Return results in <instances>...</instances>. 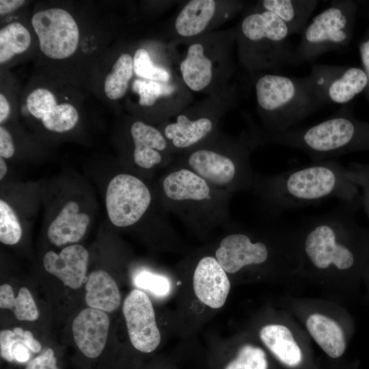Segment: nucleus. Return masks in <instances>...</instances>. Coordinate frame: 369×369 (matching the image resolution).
<instances>
[{
  "label": "nucleus",
  "mask_w": 369,
  "mask_h": 369,
  "mask_svg": "<svg viewBox=\"0 0 369 369\" xmlns=\"http://www.w3.org/2000/svg\"><path fill=\"white\" fill-rule=\"evenodd\" d=\"M89 253L81 245H71L64 248L59 254L53 251L46 253L43 265L46 271L59 278L70 288H79L85 284Z\"/></svg>",
  "instance_id": "nucleus-15"
},
{
  "label": "nucleus",
  "mask_w": 369,
  "mask_h": 369,
  "mask_svg": "<svg viewBox=\"0 0 369 369\" xmlns=\"http://www.w3.org/2000/svg\"><path fill=\"white\" fill-rule=\"evenodd\" d=\"M8 172V167L4 159L0 157V180H2Z\"/></svg>",
  "instance_id": "nucleus-43"
},
{
  "label": "nucleus",
  "mask_w": 369,
  "mask_h": 369,
  "mask_svg": "<svg viewBox=\"0 0 369 369\" xmlns=\"http://www.w3.org/2000/svg\"><path fill=\"white\" fill-rule=\"evenodd\" d=\"M89 223V215L79 213L77 202L69 201L50 223L47 236L56 246L77 243L84 236Z\"/></svg>",
  "instance_id": "nucleus-16"
},
{
  "label": "nucleus",
  "mask_w": 369,
  "mask_h": 369,
  "mask_svg": "<svg viewBox=\"0 0 369 369\" xmlns=\"http://www.w3.org/2000/svg\"><path fill=\"white\" fill-rule=\"evenodd\" d=\"M14 344V332L12 330L4 329L0 332V353L1 356L8 361L14 360L12 347Z\"/></svg>",
  "instance_id": "nucleus-36"
},
{
  "label": "nucleus",
  "mask_w": 369,
  "mask_h": 369,
  "mask_svg": "<svg viewBox=\"0 0 369 369\" xmlns=\"http://www.w3.org/2000/svg\"><path fill=\"white\" fill-rule=\"evenodd\" d=\"M13 331V330H12ZM14 332V331H13ZM14 344L12 347V356L14 360L18 362H26L31 357L30 350L23 343L17 340L16 334L14 332Z\"/></svg>",
  "instance_id": "nucleus-39"
},
{
  "label": "nucleus",
  "mask_w": 369,
  "mask_h": 369,
  "mask_svg": "<svg viewBox=\"0 0 369 369\" xmlns=\"http://www.w3.org/2000/svg\"><path fill=\"white\" fill-rule=\"evenodd\" d=\"M316 0H263L262 9L277 15L288 27L290 35L302 33L318 4Z\"/></svg>",
  "instance_id": "nucleus-19"
},
{
  "label": "nucleus",
  "mask_w": 369,
  "mask_h": 369,
  "mask_svg": "<svg viewBox=\"0 0 369 369\" xmlns=\"http://www.w3.org/2000/svg\"><path fill=\"white\" fill-rule=\"evenodd\" d=\"M85 302L89 308L112 312L120 305L121 297L116 282L103 270L92 272L85 283Z\"/></svg>",
  "instance_id": "nucleus-20"
},
{
  "label": "nucleus",
  "mask_w": 369,
  "mask_h": 369,
  "mask_svg": "<svg viewBox=\"0 0 369 369\" xmlns=\"http://www.w3.org/2000/svg\"><path fill=\"white\" fill-rule=\"evenodd\" d=\"M268 362L264 351L257 346L245 344L238 351L236 357L225 369H267Z\"/></svg>",
  "instance_id": "nucleus-32"
},
{
  "label": "nucleus",
  "mask_w": 369,
  "mask_h": 369,
  "mask_svg": "<svg viewBox=\"0 0 369 369\" xmlns=\"http://www.w3.org/2000/svg\"><path fill=\"white\" fill-rule=\"evenodd\" d=\"M133 281L137 287L146 290L156 297H165L171 290L170 282L166 277L147 271L138 273Z\"/></svg>",
  "instance_id": "nucleus-34"
},
{
  "label": "nucleus",
  "mask_w": 369,
  "mask_h": 369,
  "mask_svg": "<svg viewBox=\"0 0 369 369\" xmlns=\"http://www.w3.org/2000/svg\"><path fill=\"white\" fill-rule=\"evenodd\" d=\"M215 256L226 273H234L247 266L266 262L269 258V250L262 241L253 242L246 234L234 233L221 241Z\"/></svg>",
  "instance_id": "nucleus-11"
},
{
  "label": "nucleus",
  "mask_w": 369,
  "mask_h": 369,
  "mask_svg": "<svg viewBox=\"0 0 369 369\" xmlns=\"http://www.w3.org/2000/svg\"><path fill=\"white\" fill-rule=\"evenodd\" d=\"M359 49L364 71L368 78L367 87H369V37L360 43Z\"/></svg>",
  "instance_id": "nucleus-40"
},
{
  "label": "nucleus",
  "mask_w": 369,
  "mask_h": 369,
  "mask_svg": "<svg viewBox=\"0 0 369 369\" xmlns=\"http://www.w3.org/2000/svg\"><path fill=\"white\" fill-rule=\"evenodd\" d=\"M22 228L13 208L4 200H0V241L12 245L19 242Z\"/></svg>",
  "instance_id": "nucleus-31"
},
{
  "label": "nucleus",
  "mask_w": 369,
  "mask_h": 369,
  "mask_svg": "<svg viewBox=\"0 0 369 369\" xmlns=\"http://www.w3.org/2000/svg\"><path fill=\"white\" fill-rule=\"evenodd\" d=\"M0 308L10 310L21 321H35L39 317L34 300L25 287H22L15 297L12 286L8 284H2L0 286Z\"/></svg>",
  "instance_id": "nucleus-27"
},
{
  "label": "nucleus",
  "mask_w": 369,
  "mask_h": 369,
  "mask_svg": "<svg viewBox=\"0 0 369 369\" xmlns=\"http://www.w3.org/2000/svg\"><path fill=\"white\" fill-rule=\"evenodd\" d=\"M132 88L139 95V105L146 107L152 106L158 98L170 96L175 91L169 84L144 79H135Z\"/></svg>",
  "instance_id": "nucleus-30"
},
{
  "label": "nucleus",
  "mask_w": 369,
  "mask_h": 369,
  "mask_svg": "<svg viewBox=\"0 0 369 369\" xmlns=\"http://www.w3.org/2000/svg\"><path fill=\"white\" fill-rule=\"evenodd\" d=\"M24 0H1L0 14L1 15L10 13L24 4Z\"/></svg>",
  "instance_id": "nucleus-41"
},
{
  "label": "nucleus",
  "mask_w": 369,
  "mask_h": 369,
  "mask_svg": "<svg viewBox=\"0 0 369 369\" xmlns=\"http://www.w3.org/2000/svg\"><path fill=\"white\" fill-rule=\"evenodd\" d=\"M165 195L174 200H203L208 198L207 182L189 169H181L169 174L163 182Z\"/></svg>",
  "instance_id": "nucleus-21"
},
{
  "label": "nucleus",
  "mask_w": 369,
  "mask_h": 369,
  "mask_svg": "<svg viewBox=\"0 0 369 369\" xmlns=\"http://www.w3.org/2000/svg\"><path fill=\"white\" fill-rule=\"evenodd\" d=\"M255 91L258 105L269 120L271 132L290 129L323 106L308 76L264 74L257 80Z\"/></svg>",
  "instance_id": "nucleus-3"
},
{
  "label": "nucleus",
  "mask_w": 369,
  "mask_h": 369,
  "mask_svg": "<svg viewBox=\"0 0 369 369\" xmlns=\"http://www.w3.org/2000/svg\"><path fill=\"white\" fill-rule=\"evenodd\" d=\"M25 369H58L53 351L47 348L42 355L29 361Z\"/></svg>",
  "instance_id": "nucleus-35"
},
{
  "label": "nucleus",
  "mask_w": 369,
  "mask_h": 369,
  "mask_svg": "<svg viewBox=\"0 0 369 369\" xmlns=\"http://www.w3.org/2000/svg\"><path fill=\"white\" fill-rule=\"evenodd\" d=\"M189 165L196 174L217 186L231 183L238 174L236 165L232 159L208 150L192 153Z\"/></svg>",
  "instance_id": "nucleus-17"
},
{
  "label": "nucleus",
  "mask_w": 369,
  "mask_h": 369,
  "mask_svg": "<svg viewBox=\"0 0 369 369\" xmlns=\"http://www.w3.org/2000/svg\"><path fill=\"white\" fill-rule=\"evenodd\" d=\"M260 338L269 350L284 364L295 367L302 361V353L291 331L282 325H268L260 331Z\"/></svg>",
  "instance_id": "nucleus-22"
},
{
  "label": "nucleus",
  "mask_w": 369,
  "mask_h": 369,
  "mask_svg": "<svg viewBox=\"0 0 369 369\" xmlns=\"http://www.w3.org/2000/svg\"><path fill=\"white\" fill-rule=\"evenodd\" d=\"M15 152L14 144L10 132L4 127H0V156L3 159L12 157Z\"/></svg>",
  "instance_id": "nucleus-37"
},
{
  "label": "nucleus",
  "mask_w": 369,
  "mask_h": 369,
  "mask_svg": "<svg viewBox=\"0 0 369 369\" xmlns=\"http://www.w3.org/2000/svg\"><path fill=\"white\" fill-rule=\"evenodd\" d=\"M133 71V57L128 53L122 54L105 80V92L107 98L117 100L125 94Z\"/></svg>",
  "instance_id": "nucleus-29"
},
{
  "label": "nucleus",
  "mask_w": 369,
  "mask_h": 369,
  "mask_svg": "<svg viewBox=\"0 0 369 369\" xmlns=\"http://www.w3.org/2000/svg\"><path fill=\"white\" fill-rule=\"evenodd\" d=\"M122 313L132 345L143 353H151L161 342L154 310L148 296L134 289L126 297Z\"/></svg>",
  "instance_id": "nucleus-10"
},
{
  "label": "nucleus",
  "mask_w": 369,
  "mask_h": 369,
  "mask_svg": "<svg viewBox=\"0 0 369 369\" xmlns=\"http://www.w3.org/2000/svg\"><path fill=\"white\" fill-rule=\"evenodd\" d=\"M345 170L333 159L312 162L266 178L260 188L275 214L329 198L351 200L353 188Z\"/></svg>",
  "instance_id": "nucleus-1"
},
{
  "label": "nucleus",
  "mask_w": 369,
  "mask_h": 369,
  "mask_svg": "<svg viewBox=\"0 0 369 369\" xmlns=\"http://www.w3.org/2000/svg\"><path fill=\"white\" fill-rule=\"evenodd\" d=\"M13 331L16 334L17 340L23 343L32 352L38 353L41 350V344L33 338L30 331L15 327Z\"/></svg>",
  "instance_id": "nucleus-38"
},
{
  "label": "nucleus",
  "mask_w": 369,
  "mask_h": 369,
  "mask_svg": "<svg viewBox=\"0 0 369 369\" xmlns=\"http://www.w3.org/2000/svg\"><path fill=\"white\" fill-rule=\"evenodd\" d=\"M110 320L106 312L87 308L81 311L72 325L74 340L81 353L96 358L102 352L108 336Z\"/></svg>",
  "instance_id": "nucleus-13"
},
{
  "label": "nucleus",
  "mask_w": 369,
  "mask_h": 369,
  "mask_svg": "<svg viewBox=\"0 0 369 369\" xmlns=\"http://www.w3.org/2000/svg\"><path fill=\"white\" fill-rule=\"evenodd\" d=\"M322 104L344 105L368 86L363 69L328 64H312L308 75Z\"/></svg>",
  "instance_id": "nucleus-9"
},
{
  "label": "nucleus",
  "mask_w": 369,
  "mask_h": 369,
  "mask_svg": "<svg viewBox=\"0 0 369 369\" xmlns=\"http://www.w3.org/2000/svg\"><path fill=\"white\" fill-rule=\"evenodd\" d=\"M348 201L340 200L331 211L300 223L303 251L309 263L318 269L346 271L356 263L355 254L345 242L353 232Z\"/></svg>",
  "instance_id": "nucleus-2"
},
{
  "label": "nucleus",
  "mask_w": 369,
  "mask_h": 369,
  "mask_svg": "<svg viewBox=\"0 0 369 369\" xmlns=\"http://www.w3.org/2000/svg\"><path fill=\"white\" fill-rule=\"evenodd\" d=\"M193 284L198 299L214 309L224 305L230 290L226 272L211 256H205L199 261L194 271Z\"/></svg>",
  "instance_id": "nucleus-14"
},
{
  "label": "nucleus",
  "mask_w": 369,
  "mask_h": 369,
  "mask_svg": "<svg viewBox=\"0 0 369 369\" xmlns=\"http://www.w3.org/2000/svg\"><path fill=\"white\" fill-rule=\"evenodd\" d=\"M357 123L341 108L334 115L313 126L280 132H270L274 144L306 153L312 162L333 159L355 148L359 141Z\"/></svg>",
  "instance_id": "nucleus-4"
},
{
  "label": "nucleus",
  "mask_w": 369,
  "mask_h": 369,
  "mask_svg": "<svg viewBox=\"0 0 369 369\" xmlns=\"http://www.w3.org/2000/svg\"><path fill=\"white\" fill-rule=\"evenodd\" d=\"M134 142V161L141 167L150 169L162 159L159 151L166 148V141L154 127L142 122H134L131 127Z\"/></svg>",
  "instance_id": "nucleus-18"
},
{
  "label": "nucleus",
  "mask_w": 369,
  "mask_h": 369,
  "mask_svg": "<svg viewBox=\"0 0 369 369\" xmlns=\"http://www.w3.org/2000/svg\"><path fill=\"white\" fill-rule=\"evenodd\" d=\"M29 31L20 23L14 22L0 30V63L25 52L30 46Z\"/></svg>",
  "instance_id": "nucleus-28"
},
{
  "label": "nucleus",
  "mask_w": 369,
  "mask_h": 369,
  "mask_svg": "<svg viewBox=\"0 0 369 369\" xmlns=\"http://www.w3.org/2000/svg\"><path fill=\"white\" fill-rule=\"evenodd\" d=\"M241 31L249 44L254 45L253 61L256 66L278 68L290 64L294 49L286 25L274 13L260 8L242 20Z\"/></svg>",
  "instance_id": "nucleus-6"
},
{
  "label": "nucleus",
  "mask_w": 369,
  "mask_h": 369,
  "mask_svg": "<svg viewBox=\"0 0 369 369\" xmlns=\"http://www.w3.org/2000/svg\"><path fill=\"white\" fill-rule=\"evenodd\" d=\"M306 327L316 342L332 358L340 357L346 349L344 331L333 319L320 314L310 315Z\"/></svg>",
  "instance_id": "nucleus-23"
},
{
  "label": "nucleus",
  "mask_w": 369,
  "mask_h": 369,
  "mask_svg": "<svg viewBox=\"0 0 369 369\" xmlns=\"http://www.w3.org/2000/svg\"><path fill=\"white\" fill-rule=\"evenodd\" d=\"M31 24L40 43V49L47 57L62 59L71 56L79 40L78 25L66 10L50 8L36 12Z\"/></svg>",
  "instance_id": "nucleus-8"
},
{
  "label": "nucleus",
  "mask_w": 369,
  "mask_h": 369,
  "mask_svg": "<svg viewBox=\"0 0 369 369\" xmlns=\"http://www.w3.org/2000/svg\"><path fill=\"white\" fill-rule=\"evenodd\" d=\"M27 108L35 118L41 120L49 131L63 133L71 130L79 120L75 107L69 103L57 104L54 94L45 88L32 91L26 99Z\"/></svg>",
  "instance_id": "nucleus-12"
},
{
  "label": "nucleus",
  "mask_w": 369,
  "mask_h": 369,
  "mask_svg": "<svg viewBox=\"0 0 369 369\" xmlns=\"http://www.w3.org/2000/svg\"><path fill=\"white\" fill-rule=\"evenodd\" d=\"M216 8L213 0H192L182 8L176 20L178 34L189 37L202 32L213 18Z\"/></svg>",
  "instance_id": "nucleus-25"
},
{
  "label": "nucleus",
  "mask_w": 369,
  "mask_h": 369,
  "mask_svg": "<svg viewBox=\"0 0 369 369\" xmlns=\"http://www.w3.org/2000/svg\"><path fill=\"white\" fill-rule=\"evenodd\" d=\"M212 127V122L208 118L191 121L187 116L180 115L176 122L165 127V135L176 147L183 148L199 141L210 132Z\"/></svg>",
  "instance_id": "nucleus-26"
},
{
  "label": "nucleus",
  "mask_w": 369,
  "mask_h": 369,
  "mask_svg": "<svg viewBox=\"0 0 369 369\" xmlns=\"http://www.w3.org/2000/svg\"><path fill=\"white\" fill-rule=\"evenodd\" d=\"M354 5L351 1H331L301 33L291 64L312 63L320 55L339 51L349 42Z\"/></svg>",
  "instance_id": "nucleus-5"
},
{
  "label": "nucleus",
  "mask_w": 369,
  "mask_h": 369,
  "mask_svg": "<svg viewBox=\"0 0 369 369\" xmlns=\"http://www.w3.org/2000/svg\"><path fill=\"white\" fill-rule=\"evenodd\" d=\"M212 62L204 54L200 44L189 46L186 58L180 64V72L187 85L193 91L206 87L213 77Z\"/></svg>",
  "instance_id": "nucleus-24"
},
{
  "label": "nucleus",
  "mask_w": 369,
  "mask_h": 369,
  "mask_svg": "<svg viewBox=\"0 0 369 369\" xmlns=\"http://www.w3.org/2000/svg\"><path fill=\"white\" fill-rule=\"evenodd\" d=\"M151 194L138 178L128 174L115 176L109 182L105 204L111 222L127 227L137 222L148 208Z\"/></svg>",
  "instance_id": "nucleus-7"
},
{
  "label": "nucleus",
  "mask_w": 369,
  "mask_h": 369,
  "mask_svg": "<svg viewBox=\"0 0 369 369\" xmlns=\"http://www.w3.org/2000/svg\"><path fill=\"white\" fill-rule=\"evenodd\" d=\"M133 69L135 74L140 79L167 83L170 77L166 70L152 63L148 51L144 49H138L135 51Z\"/></svg>",
  "instance_id": "nucleus-33"
},
{
  "label": "nucleus",
  "mask_w": 369,
  "mask_h": 369,
  "mask_svg": "<svg viewBox=\"0 0 369 369\" xmlns=\"http://www.w3.org/2000/svg\"><path fill=\"white\" fill-rule=\"evenodd\" d=\"M10 111V104L5 96L0 94V122H3L9 116Z\"/></svg>",
  "instance_id": "nucleus-42"
}]
</instances>
